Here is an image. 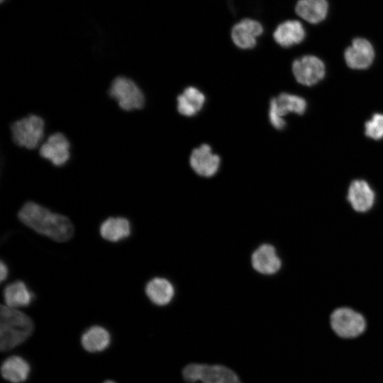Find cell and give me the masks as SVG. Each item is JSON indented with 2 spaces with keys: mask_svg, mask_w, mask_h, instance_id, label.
Wrapping results in <instances>:
<instances>
[{
  "mask_svg": "<svg viewBox=\"0 0 383 383\" xmlns=\"http://www.w3.org/2000/svg\"><path fill=\"white\" fill-rule=\"evenodd\" d=\"M18 219L39 234L57 241L65 242L73 235L70 220L33 201H28L18 213Z\"/></svg>",
  "mask_w": 383,
  "mask_h": 383,
  "instance_id": "6da1fadb",
  "label": "cell"
},
{
  "mask_svg": "<svg viewBox=\"0 0 383 383\" xmlns=\"http://www.w3.org/2000/svg\"><path fill=\"white\" fill-rule=\"evenodd\" d=\"M0 314V348L2 351H8L32 334L34 324L28 315L6 305L1 306Z\"/></svg>",
  "mask_w": 383,
  "mask_h": 383,
  "instance_id": "7a4b0ae2",
  "label": "cell"
},
{
  "mask_svg": "<svg viewBox=\"0 0 383 383\" xmlns=\"http://www.w3.org/2000/svg\"><path fill=\"white\" fill-rule=\"evenodd\" d=\"M328 324L336 337L345 340L361 337L367 328L364 315L347 306L333 309L328 317Z\"/></svg>",
  "mask_w": 383,
  "mask_h": 383,
  "instance_id": "3957f363",
  "label": "cell"
},
{
  "mask_svg": "<svg viewBox=\"0 0 383 383\" xmlns=\"http://www.w3.org/2000/svg\"><path fill=\"white\" fill-rule=\"evenodd\" d=\"M11 138L19 147L28 150L37 148L45 134V121L36 114H28L11 125Z\"/></svg>",
  "mask_w": 383,
  "mask_h": 383,
  "instance_id": "277c9868",
  "label": "cell"
},
{
  "mask_svg": "<svg viewBox=\"0 0 383 383\" xmlns=\"http://www.w3.org/2000/svg\"><path fill=\"white\" fill-rule=\"evenodd\" d=\"M182 376L188 383H242L235 372L221 365L192 363L183 369Z\"/></svg>",
  "mask_w": 383,
  "mask_h": 383,
  "instance_id": "5b68a950",
  "label": "cell"
},
{
  "mask_svg": "<svg viewBox=\"0 0 383 383\" xmlns=\"http://www.w3.org/2000/svg\"><path fill=\"white\" fill-rule=\"evenodd\" d=\"M108 94L124 111L140 110L145 105V96L141 89L131 78L118 76L111 82Z\"/></svg>",
  "mask_w": 383,
  "mask_h": 383,
  "instance_id": "8992f818",
  "label": "cell"
},
{
  "mask_svg": "<svg viewBox=\"0 0 383 383\" xmlns=\"http://www.w3.org/2000/svg\"><path fill=\"white\" fill-rule=\"evenodd\" d=\"M306 100L297 95L282 93L272 98L270 102L269 118L271 124L277 130L283 129L286 126L284 116L289 113L302 115L306 111Z\"/></svg>",
  "mask_w": 383,
  "mask_h": 383,
  "instance_id": "52a82bcc",
  "label": "cell"
},
{
  "mask_svg": "<svg viewBox=\"0 0 383 383\" xmlns=\"http://www.w3.org/2000/svg\"><path fill=\"white\" fill-rule=\"evenodd\" d=\"M292 72L299 84L311 87L323 79L326 68L321 59L314 55H307L293 62Z\"/></svg>",
  "mask_w": 383,
  "mask_h": 383,
  "instance_id": "ba28073f",
  "label": "cell"
},
{
  "mask_svg": "<svg viewBox=\"0 0 383 383\" xmlns=\"http://www.w3.org/2000/svg\"><path fill=\"white\" fill-rule=\"evenodd\" d=\"M252 268L265 276L277 274L282 267V261L276 248L270 243H262L250 255Z\"/></svg>",
  "mask_w": 383,
  "mask_h": 383,
  "instance_id": "9c48e42d",
  "label": "cell"
},
{
  "mask_svg": "<svg viewBox=\"0 0 383 383\" xmlns=\"http://www.w3.org/2000/svg\"><path fill=\"white\" fill-rule=\"evenodd\" d=\"M70 143L60 132L50 134L39 148V155L50 162L54 166L61 167L70 157Z\"/></svg>",
  "mask_w": 383,
  "mask_h": 383,
  "instance_id": "30bf717a",
  "label": "cell"
},
{
  "mask_svg": "<svg viewBox=\"0 0 383 383\" xmlns=\"http://www.w3.org/2000/svg\"><path fill=\"white\" fill-rule=\"evenodd\" d=\"M346 201L354 211L364 213L374 206L376 194L367 181L357 179L353 180L348 188Z\"/></svg>",
  "mask_w": 383,
  "mask_h": 383,
  "instance_id": "8fae6325",
  "label": "cell"
},
{
  "mask_svg": "<svg viewBox=\"0 0 383 383\" xmlns=\"http://www.w3.org/2000/svg\"><path fill=\"white\" fill-rule=\"evenodd\" d=\"M374 50L371 43L364 38H355L344 52L347 65L353 70L367 69L374 59Z\"/></svg>",
  "mask_w": 383,
  "mask_h": 383,
  "instance_id": "7c38bea8",
  "label": "cell"
},
{
  "mask_svg": "<svg viewBox=\"0 0 383 383\" xmlns=\"http://www.w3.org/2000/svg\"><path fill=\"white\" fill-rule=\"evenodd\" d=\"M263 31V26L258 21L243 18L233 26L231 35L233 43L238 48L251 49L256 45L257 38Z\"/></svg>",
  "mask_w": 383,
  "mask_h": 383,
  "instance_id": "4fadbf2b",
  "label": "cell"
},
{
  "mask_svg": "<svg viewBox=\"0 0 383 383\" xmlns=\"http://www.w3.org/2000/svg\"><path fill=\"white\" fill-rule=\"evenodd\" d=\"M189 163L196 174L204 177H211L217 173L221 159L218 155L212 152L209 145L202 144L199 148L193 150Z\"/></svg>",
  "mask_w": 383,
  "mask_h": 383,
  "instance_id": "5bb4252c",
  "label": "cell"
},
{
  "mask_svg": "<svg viewBox=\"0 0 383 383\" xmlns=\"http://www.w3.org/2000/svg\"><path fill=\"white\" fill-rule=\"evenodd\" d=\"M306 37L302 23L297 20H287L279 23L273 33L274 41L282 48L301 43Z\"/></svg>",
  "mask_w": 383,
  "mask_h": 383,
  "instance_id": "9a60e30c",
  "label": "cell"
},
{
  "mask_svg": "<svg viewBox=\"0 0 383 383\" xmlns=\"http://www.w3.org/2000/svg\"><path fill=\"white\" fill-rule=\"evenodd\" d=\"M145 293L148 299L155 305L164 306L170 304L175 295V289L167 279L156 277L148 282Z\"/></svg>",
  "mask_w": 383,
  "mask_h": 383,
  "instance_id": "2e32d148",
  "label": "cell"
},
{
  "mask_svg": "<svg viewBox=\"0 0 383 383\" xmlns=\"http://www.w3.org/2000/svg\"><path fill=\"white\" fill-rule=\"evenodd\" d=\"M328 9L327 0H298L295 6V12L305 21L311 24H317L326 18Z\"/></svg>",
  "mask_w": 383,
  "mask_h": 383,
  "instance_id": "e0dca14e",
  "label": "cell"
},
{
  "mask_svg": "<svg viewBox=\"0 0 383 383\" xmlns=\"http://www.w3.org/2000/svg\"><path fill=\"white\" fill-rule=\"evenodd\" d=\"M3 297L6 306L17 309L29 306L34 294L23 281L16 280L4 287Z\"/></svg>",
  "mask_w": 383,
  "mask_h": 383,
  "instance_id": "ac0fdd59",
  "label": "cell"
},
{
  "mask_svg": "<svg viewBox=\"0 0 383 383\" xmlns=\"http://www.w3.org/2000/svg\"><path fill=\"white\" fill-rule=\"evenodd\" d=\"M99 233L108 241L118 242L130 236L131 225L126 218L110 217L101 223Z\"/></svg>",
  "mask_w": 383,
  "mask_h": 383,
  "instance_id": "d6986e66",
  "label": "cell"
},
{
  "mask_svg": "<svg viewBox=\"0 0 383 383\" xmlns=\"http://www.w3.org/2000/svg\"><path fill=\"white\" fill-rule=\"evenodd\" d=\"M1 375L11 383H21L26 381L30 373V365L23 357L17 355L6 358L1 367Z\"/></svg>",
  "mask_w": 383,
  "mask_h": 383,
  "instance_id": "ffe728a7",
  "label": "cell"
},
{
  "mask_svg": "<svg viewBox=\"0 0 383 383\" xmlns=\"http://www.w3.org/2000/svg\"><path fill=\"white\" fill-rule=\"evenodd\" d=\"M204 102V94L196 87H189L177 96V110L183 116H193L202 109Z\"/></svg>",
  "mask_w": 383,
  "mask_h": 383,
  "instance_id": "44dd1931",
  "label": "cell"
},
{
  "mask_svg": "<svg viewBox=\"0 0 383 383\" xmlns=\"http://www.w3.org/2000/svg\"><path fill=\"white\" fill-rule=\"evenodd\" d=\"M110 343L111 336L109 331L99 326L89 328L81 338L82 347L89 353L103 351L108 348Z\"/></svg>",
  "mask_w": 383,
  "mask_h": 383,
  "instance_id": "7402d4cb",
  "label": "cell"
},
{
  "mask_svg": "<svg viewBox=\"0 0 383 383\" xmlns=\"http://www.w3.org/2000/svg\"><path fill=\"white\" fill-rule=\"evenodd\" d=\"M365 134L373 140L383 138V114L374 113L365 124Z\"/></svg>",
  "mask_w": 383,
  "mask_h": 383,
  "instance_id": "603a6c76",
  "label": "cell"
},
{
  "mask_svg": "<svg viewBox=\"0 0 383 383\" xmlns=\"http://www.w3.org/2000/svg\"><path fill=\"white\" fill-rule=\"evenodd\" d=\"M0 269H1V271H0L1 281L4 282L8 276L9 269L6 263H4L3 261L1 262Z\"/></svg>",
  "mask_w": 383,
  "mask_h": 383,
  "instance_id": "cb8c5ba5",
  "label": "cell"
},
{
  "mask_svg": "<svg viewBox=\"0 0 383 383\" xmlns=\"http://www.w3.org/2000/svg\"><path fill=\"white\" fill-rule=\"evenodd\" d=\"M103 383H116L115 382L112 381V380H106Z\"/></svg>",
  "mask_w": 383,
  "mask_h": 383,
  "instance_id": "d4e9b609",
  "label": "cell"
},
{
  "mask_svg": "<svg viewBox=\"0 0 383 383\" xmlns=\"http://www.w3.org/2000/svg\"><path fill=\"white\" fill-rule=\"evenodd\" d=\"M6 0H0L1 3L3 4Z\"/></svg>",
  "mask_w": 383,
  "mask_h": 383,
  "instance_id": "484cf974",
  "label": "cell"
}]
</instances>
